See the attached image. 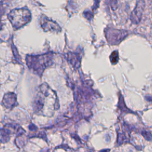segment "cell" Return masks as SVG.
Segmentation results:
<instances>
[{
  "mask_svg": "<svg viewBox=\"0 0 152 152\" xmlns=\"http://www.w3.org/2000/svg\"><path fill=\"white\" fill-rule=\"evenodd\" d=\"M106 38L108 42L112 45L119 44L128 35L126 30H121L115 29H108L106 31Z\"/></svg>",
  "mask_w": 152,
  "mask_h": 152,
  "instance_id": "3957f363",
  "label": "cell"
},
{
  "mask_svg": "<svg viewBox=\"0 0 152 152\" xmlns=\"http://www.w3.org/2000/svg\"><path fill=\"white\" fill-rule=\"evenodd\" d=\"M118 59H119V56H118V52L117 51H114L111 56H110V60H111V62L112 64H115L116 63H118Z\"/></svg>",
  "mask_w": 152,
  "mask_h": 152,
  "instance_id": "ba28073f",
  "label": "cell"
},
{
  "mask_svg": "<svg viewBox=\"0 0 152 152\" xmlns=\"http://www.w3.org/2000/svg\"><path fill=\"white\" fill-rule=\"evenodd\" d=\"M40 152H50L49 150H43Z\"/></svg>",
  "mask_w": 152,
  "mask_h": 152,
  "instance_id": "9a60e30c",
  "label": "cell"
},
{
  "mask_svg": "<svg viewBox=\"0 0 152 152\" xmlns=\"http://www.w3.org/2000/svg\"><path fill=\"white\" fill-rule=\"evenodd\" d=\"M83 15H84V16L87 20H89L92 19V17H93V15H92V13H91V12L89 11H84V13H83Z\"/></svg>",
  "mask_w": 152,
  "mask_h": 152,
  "instance_id": "30bf717a",
  "label": "cell"
},
{
  "mask_svg": "<svg viewBox=\"0 0 152 152\" xmlns=\"http://www.w3.org/2000/svg\"><path fill=\"white\" fill-rule=\"evenodd\" d=\"M29 129L31 131H35V132H36V131H37L38 130V128L35 125V124H30V125H29Z\"/></svg>",
  "mask_w": 152,
  "mask_h": 152,
  "instance_id": "4fadbf2b",
  "label": "cell"
},
{
  "mask_svg": "<svg viewBox=\"0 0 152 152\" xmlns=\"http://www.w3.org/2000/svg\"><path fill=\"white\" fill-rule=\"evenodd\" d=\"M11 47H12V51H13V53L14 56L15 58V59H16L19 63H21V58L18 53V51H17L16 47L14 46V45H12Z\"/></svg>",
  "mask_w": 152,
  "mask_h": 152,
  "instance_id": "9c48e42d",
  "label": "cell"
},
{
  "mask_svg": "<svg viewBox=\"0 0 152 152\" xmlns=\"http://www.w3.org/2000/svg\"><path fill=\"white\" fill-rule=\"evenodd\" d=\"M100 152H109V150H103L100 151Z\"/></svg>",
  "mask_w": 152,
  "mask_h": 152,
  "instance_id": "2e32d148",
  "label": "cell"
},
{
  "mask_svg": "<svg viewBox=\"0 0 152 152\" xmlns=\"http://www.w3.org/2000/svg\"><path fill=\"white\" fill-rule=\"evenodd\" d=\"M78 56L75 54L69 52L67 54V58L71 64H72L73 66H75L76 63L78 62Z\"/></svg>",
  "mask_w": 152,
  "mask_h": 152,
  "instance_id": "52a82bcc",
  "label": "cell"
},
{
  "mask_svg": "<svg viewBox=\"0 0 152 152\" xmlns=\"http://www.w3.org/2000/svg\"><path fill=\"white\" fill-rule=\"evenodd\" d=\"M3 105L7 109H12L18 105L17 96L14 93L8 92L4 95L2 100Z\"/></svg>",
  "mask_w": 152,
  "mask_h": 152,
  "instance_id": "8992f818",
  "label": "cell"
},
{
  "mask_svg": "<svg viewBox=\"0 0 152 152\" xmlns=\"http://www.w3.org/2000/svg\"><path fill=\"white\" fill-rule=\"evenodd\" d=\"M39 23L45 32H59L61 30L60 26L56 22L49 19L47 16L42 15L39 19Z\"/></svg>",
  "mask_w": 152,
  "mask_h": 152,
  "instance_id": "277c9868",
  "label": "cell"
},
{
  "mask_svg": "<svg viewBox=\"0 0 152 152\" xmlns=\"http://www.w3.org/2000/svg\"><path fill=\"white\" fill-rule=\"evenodd\" d=\"M111 7L114 10H115L117 7V0H110Z\"/></svg>",
  "mask_w": 152,
  "mask_h": 152,
  "instance_id": "7c38bea8",
  "label": "cell"
},
{
  "mask_svg": "<svg viewBox=\"0 0 152 152\" xmlns=\"http://www.w3.org/2000/svg\"><path fill=\"white\" fill-rule=\"evenodd\" d=\"M8 18L13 28L18 29L31 21L32 14L26 8L14 9L8 14Z\"/></svg>",
  "mask_w": 152,
  "mask_h": 152,
  "instance_id": "7a4b0ae2",
  "label": "cell"
},
{
  "mask_svg": "<svg viewBox=\"0 0 152 152\" xmlns=\"http://www.w3.org/2000/svg\"><path fill=\"white\" fill-rule=\"evenodd\" d=\"M52 53L38 55H27L26 62L30 70L41 77L44 70L52 64Z\"/></svg>",
  "mask_w": 152,
  "mask_h": 152,
  "instance_id": "6da1fadb",
  "label": "cell"
},
{
  "mask_svg": "<svg viewBox=\"0 0 152 152\" xmlns=\"http://www.w3.org/2000/svg\"><path fill=\"white\" fill-rule=\"evenodd\" d=\"M4 11H5V10H4V7H3V5L1 4H0V20H1V17H2V16L4 13ZM0 24H1V23H0Z\"/></svg>",
  "mask_w": 152,
  "mask_h": 152,
  "instance_id": "5bb4252c",
  "label": "cell"
},
{
  "mask_svg": "<svg viewBox=\"0 0 152 152\" xmlns=\"http://www.w3.org/2000/svg\"><path fill=\"white\" fill-rule=\"evenodd\" d=\"M145 7V2L144 0H139L137 2L136 6L134 10L132 11L130 20L131 22L134 24H139L141 21L144 8Z\"/></svg>",
  "mask_w": 152,
  "mask_h": 152,
  "instance_id": "5b68a950",
  "label": "cell"
},
{
  "mask_svg": "<svg viewBox=\"0 0 152 152\" xmlns=\"http://www.w3.org/2000/svg\"><path fill=\"white\" fill-rule=\"evenodd\" d=\"M142 134H143V135L144 136V137L146 139H147V140H151V133H150V132L144 131V132H142Z\"/></svg>",
  "mask_w": 152,
  "mask_h": 152,
  "instance_id": "8fae6325",
  "label": "cell"
}]
</instances>
